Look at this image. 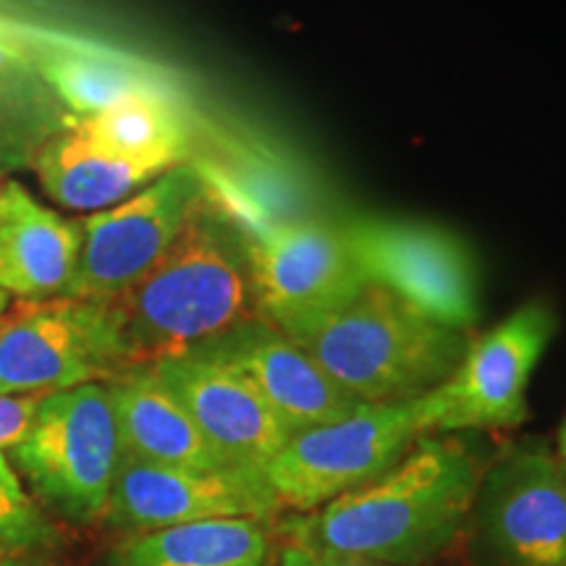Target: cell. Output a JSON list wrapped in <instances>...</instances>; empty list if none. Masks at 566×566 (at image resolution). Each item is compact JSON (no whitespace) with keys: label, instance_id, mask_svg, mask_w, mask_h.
<instances>
[{"label":"cell","instance_id":"6da1fadb","mask_svg":"<svg viewBox=\"0 0 566 566\" xmlns=\"http://www.w3.org/2000/svg\"><path fill=\"white\" fill-rule=\"evenodd\" d=\"M488 459L467 433H428L391 470L286 522V541L388 566H420L462 535Z\"/></svg>","mask_w":566,"mask_h":566},{"label":"cell","instance_id":"7a4b0ae2","mask_svg":"<svg viewBox=\"0 0 566 566\" xmlns=\"http://www.w3.org/2000/svg\"><path fill=\"white\" fill-rule=\"evenodd\" d=\"M124 367L155 365L260 317L250 244L210 192L150 271L103 300Z\"/></svg>","mask_w":566,"mask_h":566},{"label":"cell","instance_id":"3957f363","mask_svg":"<svg viewBox=\"0 0 566 566\" xmlns=\"http://www.w3.org/2000/svg\"><path fill=\"white\" fill-rule=\"evenodd\" d=\"M286 336L363 405H399L436 391L470 346L464 331L436 323L375 283Z\"/></svg>","mask_w":566,"mask_h":566},{"label":"cell","instance_id":"277c9868","mask_svg":"<svg viewBox=\"0 0 566 566\" xmlns=\"http://www.w3.org/2000/svg\"><path fill=\"white\" fill-rule=\"evenodd\" d=\"M124 449L105 384L48 394L27 436L11 449L13 470L45 506L74 522L105 516Z\"/></svg>","mask_w":566,"mask_h":566},{"label":"cell","instance_id":"5b68a950","mask_svg":"<svg viewBox=\"0 0 566 566\" xmlns=\"http://www.w3.org/2000/svg\"><path fill=\"white\" fill-rule=\"evenodd\" d=\"M210 192L242 226L260 317L283 334L334 313L367 283L346 250L342 229L265 216L231 189L210 187Z\"/></svg>","mask_w":566,"mask_h":566},{"label":"cell","instance_id":"8992f818","mask_svg":"<svg viewBox=\"0 0 566 566\" xmlns=\"http://www.w3.org/2000/svg\"><path fill=\"white\" fill-rule=\"evenodd\" d=\"M422 436H428L422 396L363 405L342 420L289 438L263 478L281 509L307 514L384 475Z\"/></svg>","mask_w":566,"mask_h":566},{"label":"cell","instance_id":"52a82bcc","mask_svg":"<svg viewBox=\"0 0 566 566\" xmlns=\"http://www.w3.org/2000/svg\"><path fill=\"white\" fill-rule=\"evenodd\" d=\"M363 279L457 331L478 323V271L454 231L409 218L357 216L342 229Z\"/></svg>","mask_w":566,"mask_h":566},{"label":"cell","instance_id":"ba28073f","mask_svg":"<svg viewBox=\"0 0 566 566\" xmlns=\"http://www.w3.org/2000/svg\"><path fill=\"white\" fill-rule=\"evenodd\" d=\"M556 334L546 302H527L470 338L462 363L436 391L422 396L428 433H488L527 420V388Z\"/></svg>","mask_w":566,"mask_h":566},{"label":"cell","instance_id":"9c48e42d","mask_svg":"<svg viewBox=\"0 0 566 566\" xmlns=\"http://www.w3.org/2000/svg\"><path fill=\"white\" fill-rule=\"evenodd\" d=\"M126 373L103 302L17 300L0 317V394H55Z\"/></svg>","mask_w":566,"mask_h":566},{"label":"cell","instance_id":"30bf717a","mask_svg":"<svg viewBox=\"0 0 566 566\" xmlns=\"http://www.w3.org/2000/svg\"><path fill=\"white\" fill-rule=\"evenodd\" d=\"M205 197V174L181 163L129 200L90 216L82 221L80 260L63 296L103 302L122 294L158 263Z\"/></svg>","mask_w":566,"mask_h":566},{"label":"cell","instance_id":"8fae6325","mask_svg":"<svg viewBox=\"0 0 566 566\" xmlns=\"http://www.w3.org/2000/svg\"><path fill=\"white\" fill-rule=\"evenodd\" d=\"M470 520L493 566H566V462L541 441L509 446L488 464Z\"/></svg>","mask_w":566,"mask_h":566},{"label":"cell","instance_id":"7c38bea8","mask_svg":"<svg viewBox=\"0 0 566 566\" xmlns=\"http://www.w3.org/2000/svg\"><path fill=\"white\" fill-rule=\"evenodd\" d=\"M279 512V501L258 470H189L122 457L105 520L139 535L208 520L271 522Z\"/></svg>","mask_w":566,"mask_h":566},{"label":"cell","instance_id":"4fadbf2b","mask_svg":"<svg viewBox=\"0 0 566 566\" xmlns=\"http://www.w3.org/2000/svg\"><path fill=\"white\" fill-rule=\"evenodd\" d=\"M153 370L229 467L263 472L292 438L250 380L208 354L160 359Z\"/></svg>","mask_w":566,"mask_h":566},{"label":"cell","instance_id":"5bb4252c","mask_svg":"<svg viewBox=\"0 0 566 566\" xmlns=\"http://www.w3.org/2000/svg\"><path fill=\"white\" fill-rule=\"evenodd\" d=\"M229 365L273 409L292 436L328 424L363 407L273 323L254 317L216 342L195 349Z\"/></svg>","mask_w":566,"mask_h":566},{"label":"cell","instance_id":"9a60e30c","mask_svg":"<svg viewBox=\"0 0 566 566\" xmlns=\"http://www.w3.org/2000/svg\"><path fill=\"white\" fill-rule=\"evenodd\" d=\"M21 38L40 76L74 118L101 113L134 95L184 97L171 71L142 55L59 32L21 30Z\"/></svg>","mask_w":566,"mask_h":566},{"label":"cell","instance_id":"2e32d148","mask_svg":"<svg viewBox=\"0 0 566 566\" xmlns=\"http://www.w3.org/2000/svg\"><path fill=\"white\" fill-rule=\"evenodd\" d=\"M82 250V223L40 205L17 181L0 184V292L19 300L66 294Z\"/></svg>","mask_w":566,"mask_h":566},{"label":"cell","instance_id":"e0dca14e","mask_svg":"<svg viewBox=\"0 0 566 566\" xmlns=\"http://www.w3.org/2000/svg\"><path fill=\"white\" fill-rule=\"evenodd\" d=\"M105 386L111 394L124 457L189 470L229 467L205 441L179 399L163 386L153 365L132 367Z\"/></svg>","mask_w":566,"mask_h":566},{"label":"cell","instance_id":"ac0fdd59","mask_svg":"<svg viewBox=\"0 0 566 566\" xmlns=\"http://www.w3.org/2000/svg\"><path fill=\"white\" fill-rule=\"evenodd\" d=\"M30 166L42 187L69 210H105L129 200L142 187L155 181L160 171L118 158L69 126L40 147Z\"/></svg>","mask_w":566,"mask_h":566},{"label":"cell","instance_id":"d6986e66","mask_svg":"<svg viewBox=\"0 0 566 566\" xmlns=\"http://www.w3.org/2000/svg\"><path fill=\"white\" fill-rule=\"evenodd\" d=\"M69 126L103 150L160 174L189 163L192 124L184 97L134 95L92 116H69Z\"/></svg>","mask_w":566,"mask_h":566},{"label":"cell","instance_id":"ffe728a7","mask_svg":"<svg viewBox=\"0 0 566 566\" xmlns=\"http://www.w3.org/2000/svg\"><path fill=\"white\" fill-rule=\"evenodd\" d=\"M268 558V522L208 520L129 535L103 566H265Z\"/></svg>","mask_w":566,"mask_h":566},{"label":"cell","instance_id":"44dd1931","mask_svg":"<svg viewBox=\"0 0 566 566\" xmlns=\"http://www.w3.org/2000/svg\"><path fill=\"white\" fill-rule=\"evenodd\" d=\"M66 122L69 111L40 76L21 30L0 21V174L30 166Z\"/></svg>","mask_w":566,"mask_h":566},{"label":"cell","instance_id":"7402d4cb","mask_svg":"<svg viewBox=\"0 0 566 566\" xmlns=\"http://www.w3.org/2000/svg\"><path fill=\"white\" fill-rule=\"evenodd\" d=\"M53 543V525L21 488L11 459L0 454V558H21Z\"/></svg>","mask_w":566,"mask_h":566},{"label":"cell","instance_id":"603a6c76","mask_svg":"<svg viewBox=\"0 0 566 566\" xmlns=\"http://www.w3.org/2000/svg\"><path fill=\"white\" fill-rule=\"evenodd\" d=\"M45 396L48 394H0V454L6 449L11 451L27 436Z\"/></svg>","mask_w":566,"mask_h":566},{"label":"cell","instance_id":"cb8c5ba5","mask_svg":"<svg viewBox=\"0 0 566 566\" xmlns=\"http://www.w3.org/2000/svg\"><path fill=\"white\" fill-rule=\"evenodd\" d=\"M275 566H388V564H375V562H365V558L331 554V551L310 548V546H302V543L286 541L279 551Z\"/></svg>","mask_w":566,"mask_h":566},{"label":"cell","instance_id":"d4e9b609","mask_svg":"<svg viewBox=\"0 0 566 566\" xmlns=\"http://www.w3.org/2000/svg\"><path fill=\"white\" fill-rule=\"evenodd\" d=\"M558 457L566 462V420L562 424V430H558Z\"/></svg>","mask_w":566,"mask_h":566},{"label":"cell","instance_id":"484cf974","mask_svg":"<svg viewBox=\"0 0 566 566\" xmlns=\"http://www.w3.org/2000/svg\"><path fill=\"white\" fill-rule=\"evenodd\" d=\"M9 304H11V294L0 292V317H3L6 310H9Z\"/></svg>","mask_w":566,"mask_h":566},{"label":"cell","instance_id":"4316f807","mask_svg":"<svg viewBox=\"0 0 566 566\" xmlns=\"http://www.w3.org/2000/svg\"><path fill=\"white\" fill-rule=\"evenodd\" d=\"M0 566H32V564L21 562V558H0Z\"/></svg>","mask_w":566,"mask_h":566}]
</instances>
